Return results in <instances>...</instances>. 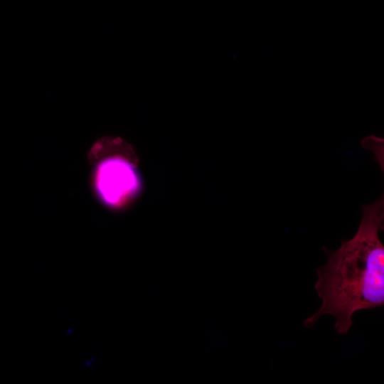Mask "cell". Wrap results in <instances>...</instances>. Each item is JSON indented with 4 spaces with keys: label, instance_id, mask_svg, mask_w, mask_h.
Listing matches in <instances>:
<instances>
[{
    "label": "cell",
    "instance_id": "1",
    "mask_svg": "<svg viewBox=\"0 0 384 384\" xmlns=\"http://www.w3.org/2000/svg\"><path fill=\"white\" fill-rule=\"evenodd\" d=\"M384 225L383 198L363 206L355 235L334 251L326 250L327 262L316 270L315 289L322 299L320 309L307 318V328L324 314L336 319L335 330L346 334L358 311L384 304V246L379 233Z\"/></svg>",
    "mask_w": 384,
    "mask_h": 384
},
{
    "label": "cell",
    "instance_id": "2",
    "mask_svg": "<svg viewBox=\"0 0 384 384\" xmlns=\"http://www.w3.org/2000/svg\"><path fill=\"white\" fill-rule=\"evenodd\" d=\"M93 187L99 201L110 209H122L140 194L142 180L134 164L119 156L101 160L95 167Z\"/></svg>",
    "mask_w": 384,
    "mask_h": 384
}]
</instances>
